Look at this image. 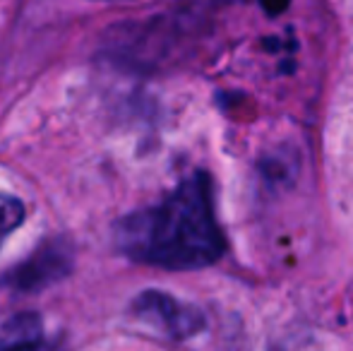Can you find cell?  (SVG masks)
I'll list each match as a JSON object with an SVG mask.
<instances>
[{
	"instance_id": "obj_1",
	"label": "cell",
	"mask_w": 353,
	"mask_h": 351,
	"mask_svg": "<svg viewBox=\"0 0 353 351\" xmlns=\"http://www.w3.org/2000/svg\"><path fill=\"white\" fill-rule=\"evenodd\" d=\"M113 243L132 263L173 272L202 270L226 250L207 174H192L159 205L130 212L113 226Z\"/></svg>"
},
{
	"instance_id": "obj_2",
	"label": "cell",
	"mask_w": 353,
	"mask_h": 351,
	"mask_svg": "<svg viewBox=\"0 0 353 351\" xmlns=\"http://www.w3.org/2000/svg\"><path fill=\"white\" fill-rule=\"evenodd\" d=\"M130 313L140 323L166 334L168 339L195 337L205 328V315H202L200 308L185 303V301L173 299L171 294L157 289L142 291L130 303Z\"/></svg>"
},
{
	"instance_id": "obj_3",
	"label": "cell",
	"mask_w": 353,
	"mask_h": 351,
	"mask_svg": "<svg viewBox=\"0 0 353 351\" xmlns=\"http://www.w3.org/2000/svg\"><path fill=\"white\" fill-rule=\"evenodd\" d=\"M74 267L72 245L63 239L48 241L41 248H37L24 263L5 274V284L12 291L22 294H39L48 286L63 281Z\"/></svg>"
},
{
	"instance_id": "obj_4",
	"label": "cell",
	"mask_w": 353,
	"mask_h": 351,
	"mask_svg": "<svg viewBox=\"0 0 353 351\" xmlns=\"http://www.w3.org/2000/svg\"><path fill=\"white\" fill-rule=\"evenodd\" d=\"M43 337V323L37 313L24 310L0 325V349L10 347H37Z\"/></svg>"
},
{
	"instance_id": "obj_5",
	"label": "cell",
	"mask_w": 353,
	"mask_h": 351,
	"mask_svg": "<svg viewBox=\"0 0 353 351\" xmlns=\"http://www.w3.org/2000/svg\"><path fill=\"white\" fill-rule=\"evenodd\" d=\"M24 217H27V210L19 197H0V248L8 241V236L22 226Z\"/></svg>"
},
{
	"instance_id": "obj_6",
	"label": "cell",
	"mask_w": 353,
	"mask_h": 351,
	"mask_svg": "<svg viewBox=\"0 0 353 351\" xmlns=\"http://www.w3.org/2000/svg\"><path fill=\"white\" fill-rule=\"evenodd\" d=\"M262 5L267 8V12H281V10H286L288 0H262Z\"/></svg>"
},
{
	"instance_id": "obj_7",
	"label": "cell",
	"mask_w": 353,
	"mask_h": 351,
	"mask_svg": "<svg viewBox=\"0 0 353 351\" xmlns=\"http://www.w3.org/2000/svg\"><path fill=\"white\" fill-rule=\"evenodd\" d=\"M101 3H128V0H101Z\"/></svg>"
}]
</instances>
